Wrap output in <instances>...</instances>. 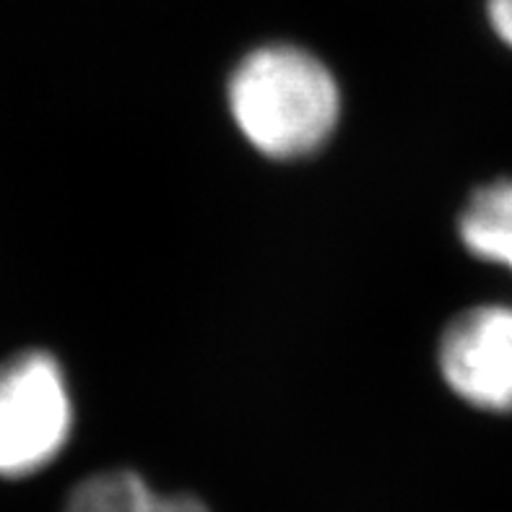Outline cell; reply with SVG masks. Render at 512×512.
<instances>
[{"instance_id":"cell-1","label":"cell","mask_w":512,"mask_h":512,"mask_svg":"<svg viewBox=\"0 0 512 512\" xmlns=\"http://www.w3.org/2000/svg\"><path fill=\"white\" fill-rule=\"evenodd\" d=\"M227 104L255 151L292 162L323 149L333 136L341 120V86L315 52L271 42L234 65Z\"/></svg>"},{"instance_id":"cell-5","label":"cell","mask_w":512,"mask_h":512,"mask_svg":"<svg viewBox=\"0 0 512 512\" xmlns=\"http://www.w3.org/2000/svg\"><path fill=\"white\" fill-rule=\"evenodd\" d=\"M468 253L512 273V180H492L471 193L458 216Z\"/></svg>"},{"instance_id":"cell-4","label":"cell","mask_w":512,"mask_h":512,"mask_svg":"<svg viewBox=\"0 0 512 512\" xmlns=\"http://www.w3.org/2000/svg\"><path fill=\"white\" fill-rule=\"evenodd\" d=\"M63 512H211L193 494H162L136 471H102L71 492Z\"/></svg>"},{"instance_id":"cell-2","label":"cell","mask_w":512,"mask_h":512,"mask_svg":"<svg viewBox=\"0 0 512 512\" xmlns=\"http://www.w3.org/2000/svg\"><path fill=\"white\" fill-rule=\"evenodd\" d=\"M71 432V388L58 359L32 349L0 364V476L42 471Z\"/></svg>"},{"instance_id":"cell-6","label":"cell","mask_w":512,"mask_h":512,"mask_svg":"<svg viewBox=\"0 0 512 512\" xmlns=\"http://www.w3.org/2000/svg\"><path fill=\"white\" fill-rule=\"evenodd\" d=\"M487 19L494 34L512 47V0H487Z\"/></svg>"},{"instance_id":"cell-3","label":"cell","mask_w":512,"mask_h":512,"mask_svg":"<svg viewBox=\"0 0 512 512\" xmlns=\"http://www.w3.org/2000/svg\"><path fill=\"white\" fill-rule=\"evenodd\" d=\"M440 375L455 396L487 414H512V305L458 312L437 344Z\"/></svg>"}]
</instances>
